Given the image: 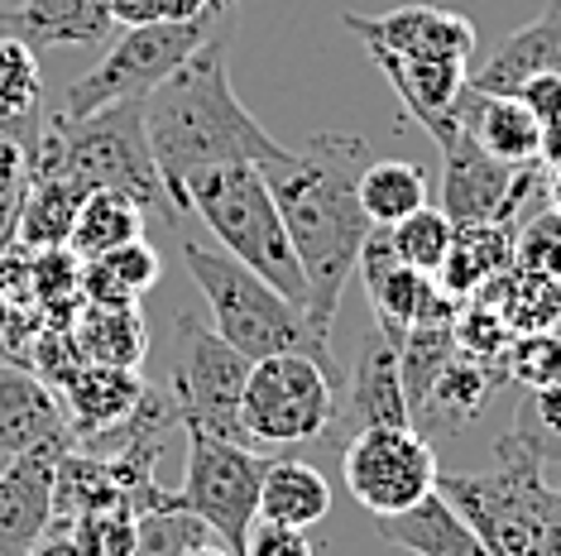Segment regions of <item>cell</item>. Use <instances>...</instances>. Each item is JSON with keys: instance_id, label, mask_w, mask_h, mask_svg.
<instances>
[{"instance_id": "7c38bea8", "label": "cell", "mask_w": 561, "mask_h": 556, "mask_svg": "<svg viewBox=\"0 0 561 556\" xmlns=\"http://www.w3.org/2000/svg\"><path fill=\"white\" fill-rule=\"evenodd\" d=\"M538 163H504L456 130L442 144V217L451 225H514V217L542 193Z\"/></svg>"}, {"instance_id": "5bb4252c", "label": "cell", "mask_w": 561, "mask_h": 556, "mask_svg": "<svg viewBox=\"0 0 561 556\" xmlns=\"http://www.w3.org/2000/svg\"><path fill=\"white\" fill-rule=\"evenodd\" d=\"M78 447V437L58 432L39 447H24L0 465V556H30V547L54 528V475L62 451Z\"/></svg>"}, {"instance_id": "603a6c76", "label": "cell", "mask_w": 561, "mask_h": 556, "mask_svg": "<svg viewBox=\"0 0 561 556\" xmlns=\"http://www.w3.org/2000/svg\"><path fill=\"white\" fill-rule=\"evenodd\" d=\"M379 537L393 542V547L413 552V556H484L480 537L470 533V523L446 503L437 489L427 499H417L413 509L375 518Z\"/></svg>"}, {"instance_id": "74e56055", "label": "cell", "mask_w": 561, "mask_h": 556, "mask_svg": "<svg viewBox=\"0 0 561 556\" xmlns=\"http://www.w3.org/2000/svg\"><path fill=\"white\" fill-rule=\"evenodd\" d=\"M101 264H106V269L116 274L135 298H145L149 288L159 283V274H163V264H159V255H154V245H145V240H130V245L111 250V255H101Z\"/></svg>"}, {"instance_id": "8d00e7d4", "label": "cell", "mask_w": 561, "mask_h": 556, "mask_svg": "<svg viewBox=\"0 0 561 556\" xmlns=\"http://www.w3.org/2000/svg\"><path fill=\"white\" fill-rule=\"evenodd\" d=\"M514 264L561 278V211L557 207H538L514 231Z\"/></svg>"}, {"instance_id": "836d02e7", "label": "cell", "mask_w": 561, "mask_h": 556, "mask_svg": "<svg viewBox=\"0 0 561 556\" xmlns=\"http://www.w3.org/2000/svg\"><path fill=\"white\" fill-rule=\"evenodd\" d=\"M385 231H389L393 255H399L403 264H413V269H423V274H437L442 259H446V250H451V231H456V225L446 221L442 211L423 207V211H413V217L385 225Z\"/></svg>"}, {"instance_id": "3957f363", "label": "cell", "mask_w": 561, "mask_h": 556, "mask_svg": "<svg viewBox=\"0 0 561 556\" xmlns=\"http://www.w3.org/2000/svg\"><path fill=\"white\" fill-rule=\"evenodd\" d=\"M30 173H62V178L82 183L87 193L111 187V193L135 197L139 207H145V217L154 211L163 225L183 221V211L173 207L169 187L159 178L154 154H149L139 101H121V106H106L82 120H68L58 111V116L34 135Z\"/></svg>"}, {"instance_id": "d6a6232c", "label": "cell", "mask_w": 561, "mask_h": 556, "mask_svg": "<svg viewBox=\"0 0 561 556\" xmlns=\"http://www.w3.org/2000/svg\"><path fill=\"white\" fill-rule=\"evenodd\" d=\"M508 437L523 441L542 465L561 461V384L547 389H523L518 408H514V427Z\"/></svg>"}, {"instance_id": "f546056e", "label": "cell", "mask_w": 561, "mask_h": 556, "mask_svg": "<svg viewBox=\"0 0 561 556\" xmlns=\"http://www.w3.org/2000/svg\"><path fill=\"white\" fill-rule=\"evenodd\" d=\"M72 346L92 364L139 370V360L149 350V332L139 308H87V317L72 322Z\"/></svg>"}, {"instance_id": "30bf717a", "label": "cell", "mask_w": 561, "mask_h": 556, "mask_svg": "<svg viewBox=\"0 0 561 556\" xmlns=\"http://www.w3.org/2000/svg\"><path fill=\"white\" fill-rule=\"evenodd\" d=\"M264 465L270 461L254 447L187 427V465H183V485L173 489V509L202 518L216 542H226L236 556H245V537L254 518H260Z\"/></svg>"}, {"instance_id": "ee69618b", "label": "cell", "mask_w": 561, "mask_h": 556, "mask_svg": "<svg viewBox=\"0 0 561 556\" xmlns=\"http://www.w3.org/2000/svg\"><path fill=\"white\" fill-rule=\"evenodd\" d=\"M178 556H236L231 547H226V542H193V547H183V552H178Z\"/></svg>"}, {"instance_id": "44dd1931", "label": "cell", "mask_w": 561, "mask_h": 556, "mask_svg": "<svg viewBox=\"0 0 561 556\" xmlns=\"http://www.w3.org/2000/svg\"><path fill=\"white\" fill-rule=\"evenodd\" d=\"M547 72H561V0L547 5L533 24H523L518 34H508L470 72V86L476 92H518L528 78H547Z\"/></svg>"}, {"instance_id": "5b68a950", "label": "cell", "mask_w": 561, "mask_h": 556, "mask_svg": "<svg viewBox=\"0 0 561 556\" xmlns=\"http://www.w3.org/2000/svg\"><path fill=\"white\" fill-rule=\"evenodd\" d=\"M183 264H187V278L197 283V293L207 298L211 326L245 360L298 350V356H312L317 364H327L341 379L336 360H331V336L317 332L308 322V312L298 302H288L274 283H264L260 274L231 259L226 250L197 245V240H183Z\"/></svg>"}, {"instance_id": "9a60e30c", "label": "cell", "mask_w": 561, "mask_h": 556, "mask_svg": "<svg viewBox=\"0 0 561 556\" xmlns=\"http://www.w3.org/2000/svg\"><path fill=\"white\" fill-rule=\"evenodd\" d=\"M365 427H413L399 374V340H389L379 326H369L360 346H355V364L346 374V389H341L336 422H331L327 441L346 447Z\"/></svg>"}, {"instance_id": "ffe728a7", "label": "cell", "mask_w": 561, "mask_h": 556, "mask_svg": "<svg viewBox=\"0 0 561 556\" xmlns=\"http://www.w3.org/2000/svg\"><path fill=\"white\" fill-rule=\"evenodd\" d=\"M461 130L476 139L484 154H494L504 163L542 159V120L514 92H476V86H466Z\"/></svg>"}, {"instance_id": "f35d334b", "label": "cell", "mask_w": 561, "mask_h": 556, "mask_svg": "<svg viewBox=\"0 0 561 556\" xmlns=\"http://www.w3.org/2000/svg\"><path fill=\"white\" fill-rule=\"evenodd\" d=\"M30 149L20 139V125H0V207L20 211V197L30 187Z\"/></svg>"}, {"instance_id": "e575fe53", "label": "cell", "mask_w": 561, "mask_h": 556, "mask_svg": "<svg viewBox=\"0 0 561 556\" xmlns=\"http://www.w3.org/2000/svg\"><path fill=\"white\" fill-rule=\"evenodd\" d=\"M78 542L82 556H130L139 542V513L130 503H111V509H92L72 518L68 528H58Z\"/></svg>"}, {"instance_id": "e0dca14e", "label": "cell", "mask_w": 561, "mask_h": 556, "mask_svg": "<svg viewBox=\"0 0 561 556\" xmlns=\"http://www.w3.org/2000/svg\"><path fill=\"white\" fill-rule=\"evenodd\" d=\"M375 58V68L389 78V86L399 92L403 111L413 116L423 130L442 144H451L461 130V101L470 86V62H427V58H399L385 48H365Z\"/></svg>"}, {"instance_id": "b9f144b4", "label": "cell", "mask_w": 561, "mask_h": 556, "mask_svg": "<svg viewBox=\"0 0 561 556\" xmlns=\"http://www.w3.org/2000/svg\"><path fill=\"white\" fill-rule=\"evenodd\" d=\"M30 556H82V552H78V542H72L68 533H58V528H48V533H44V537L30 547Z\"/></svg>"}, {"instance_id": "8fae6325", "label": "cell", "mask_w": 561, "mask_h": 556, "mask_svg": "<svg viewBox=\"0 0 561 556\" xmlns=\"http://www.w3.org/2000/svg\"><path fill=\"white\" fill-rule=\"evenodd\" d=\"M346 489L369 518L413 509L437 489V451L417 427H365L341 447Z\"/></svg>"}, {"instance_id": "2e32d148", "label": "cell", "mask_w": 561, "mask_h": 556, "mask_svg": "<svg viewBox=\"0 0 561 556\" xmlns=\"http://www.w3.org/2000/svg\"><path fill=\"white\" fill-rule=\"evenodd\" d=\"M341 24L365 48H385V54L399 58L470 62V54H476V24L437 5H403L389 10V15H341Z\"/></svg>"}, {"instance_id": "bcb514c9", "label": "cell", "mask_w": 561, "mask_h": 556, "mask_svg": "<svg viewBox=\"0 0 561 556\" xmlns=\"http://www.w3.org/2000/svg\"><path fill=\"white\" fill-rule=\"evenodd\" d=\"M542 193H547V201H552V207L561 211V163H552V178L542 183Z\"/></svg>"}, {"instance_id": "52a82bcc", "label": "cell", "mask_w": 561, "mask_h": 556, "mask_svg": "<svg viewBox=\"0 0 561 556\" xmlns=\"http://www.w3.org/2000/svg\"><path fill=\"white\" fill-rule=\"evenodd\" d=\"M341 379L312 356L284 350L250 364L245 394H240V427L254 451L264 447H302L327 441L336 422Z\"/></svg>"}, {"instance_id": "f6af8a7d", "label": "cell", "mask_w": 561, "mask_h": 556, "mask_svg": "<svg viewBox=\"0 0 561 556\" xmlns=\"http://www.w3.org/2000/svg\"><path fill=\"white\" fill-rule=\"evenodd\" d=\"M20 317H15V302H10V293H5V283H0V336L10 332V326H15Z\"/></svg>"}, {"instance_id": "4fadbf2b", "label": "cell", "mask_w": 561, "mask_h": 556, "mask_svg": "<svg viewBox=\"0 0 561 556\" xmlns=\"http://www.w3.org/2000/svg\"><path fill=\"white\" fill-rule=\"evenodd\" d=\"M369 298V312H375V326L389 340H403L413 326L423 322H456V312L466 308L461 298H451L437 283V274H423L413 264H403L389 245V231L375 225L360 250V264H355Z\"/></svg>"}, {"instance_id": "7402d4cb", "label": "cell", "mask_w": 561, "mask_h": 556, "mask_svg": "<svg viewBox=\"0 0 561 556\" xmlns=\"http://www.w3.org/2000/svg\"><path fill=\"white\" fill-rule=\"evenodd\" d=\"M68 432V413L48 379L0 360V456L39 447L44 437Z\"/></svg>"}, {"instance_id": "7a4b0ae2", "label": "cell", "mask_w": 561, "mask_h": 556, "mask_svg": "<svg viewBox=\"0 0 561 556\" xmlns=\"http://www.w3.org/2000/svg\"><path fill=\"white\" fill-rule=\"evenodd\" d=\"M231 30L236 15H226L183 68H173L139 101L149 154H154L159 178L178 211H183V187L193 173L226 169V163H260L264 169L288 154V144H278L240 106L231 86Z\"/></svg>"}, {"instance_id": "ba28073f", "label": "cell", "mask_w": 561, "mask_h": 556, "mask_svg": "<svg viewBox=\"0 0 561 556\" xmlns=\"http://www.w3.org/2000/svg\"><path fill=\"white\" fill-rule=\"evenodd\" d=\"M226 15L183 20V24L159 20V24H135V30H125L121 39L111 44V54H101L96 68L82 72V78L68 86L62 116L82 120V116H96V111H106V106H121V101H145L173 68H183V62L207 44V34Z\"/></svg>"}, {"instance_id": "277c9868", "label": "cell", "mask_w": 561, "mask_h": 556, "mask_svg": "<svg viewBox=\"0 0 561 556\" xmlns=\"http://www.w3.org/2000/svg\"><path fill=\"white\" fill-rule=\"evenodd\" d=\"M500 471L437 475V495L480 537L484 556H561V495L523 441H494Z\"/></svg>"}, {"instance_id": "4dcf8cb0", "label": "cell", "mask_w": 561, "mask_h": 556, "mask_svg": "<svg viewBox=\"0 0 561 556\" xmlns=\"http://www.w3.org/2000/svg\"><path fill=\"white\" fill-rule=\"evenodd\" d=\"M360 207L375 225H393L427 207V173L403 159H369L360 173Z\"/></svg>"}, {"instance_id": "f1b7e54d", "label": "cell", "mask_w": 561, "mask_h": 556, "mask_svg": "<svg viewBox=\"0 0 561 556\" xmlns=\"http://www.w3.org/2000/svg\"><path fill=\"white\" fill-rule=\"evenodd\" d=\"M139 235H145V207L125 193L96 187V193L82 197V211H78V221H72L68 250L78 259H101V255L130 245Z\"/></svg>"}, {"instance_id": "484cf974", "label": "cell", "mask_w": 561, "mask_h": 556, "mask_svg": "<svg viewBox=\"0 0 561 556\" xmlns=\"http://www.w3.org/2000/svg\"><path fill=\"white\" fill-rule=\"evenodd\" d=\"M508 264H514V225H456L451 250H446L437 269V283L451 298L470 302Z\"/></svg>"}, {"instance_id": "cb8c5ba5", "label": "cell", "mask_w": 561, "mask_h": 556, "mask_svg": "<svg viewBox=\"0 0 561 556\" xmlns=\"http://www.w3.org/2000/svg\"><path fill=\"white\" fill-rule=\"evenodd\" d=\"M87 187L62 178V173H30V187L15 211V245L20 250H68L72 221L82 211Z\"/></svg>"}, {"instance_id": "ab89813d", "label": "cell", "mask_w": 561, "mask_h": 556, "mask_svg": "<svg viewBox=\"0 0 561 556\" xmlns=\"http://www.w3.org/2000/svg\"><path fill=\"white\" fill-rule=\"evenodd\" d=\"M245 556H312L308 528H288L274 518H254L250 537H245Z\"/></svg>"}, {"instance_id": "1f68e13d", "label": "cell", "mask_w": 561, "mask_h": 556, "mask_svg": "<svg viewBox=\"0 0 561 556\" xmlns=\"http://www.w3.org/2000/svg\"><path fill=\"white\" fill-rule=\"evenodd\" d=\"M39 54L20 34H0V125H24L39 116Z\"/></svg>"}, {"instance_id": "d6986e66", "label": "cell", "mask_w": 561, "mask_h": 556, "mask_svg": "<svg viewBox=\"0 0 561 556\" xmlns=\"http://www.w3.org/2000/svg\"><path fill=\"white\" fill-rule=\"evenodd\" d=\"M508 384V370L504 364H484L476 356H466L456 346V356L446 360V370L437 374V384L427 389V398L417 403L413 413V427L423 437H451V432H466L470 422L484 413L500 389Z\"/></svg>"}, {"instance_id": "d590c367", "label": "cell", "mask_w": 561, "mask_h": 556, "mask_svg": "<svg viewBox=\"0 0 561 556\" xmlns=\"http://www.w3.org/2000/svg\"><path fill=\"white\" fill-rule=\"evenodd\" d=\"M508 379L523 389H547V384H561V326L552 332H528V336H514L508 340Z\"/></svg>"}, {"instance_id": "c3c4849f", "label": "cell", "mask_w": 561, "mask_h": 556, "mask_svg": "<svg viewBox=\"0 0 561 556\" xmlns=\"http://www.w3.org/2000/svg\"><path fill=\"white\" fill-rule=\"evenodd\" d=\"M557 495H561V489H557Z\"/></svg>"}, {"instance_id": "6da1fadb", "label": "cell", "mask_w": 561, "mask_h": 556, "mask_svg": "<svg viewBox=\"0 0 561 556\" xmlns=\"http://www.w3.org/2000/svg\"><path fill=\"white\" fill-rule=\"evenodd\" d=\"M369 163V144L355 135L322 130L302 149H288L278 163H264V183L288 225L293 255L308 278V322L331 336L341 312V293L355 278L360 250L375 221L360 207V173Z\"/></svg>"}, {"instance_id": "7bdbcfd3", "label": "cell", "mask_w": 561, "mask_h": 556, "mask_svg": "<svg viewBox=\"0 0 561 556\" xmlns=\"http://www.w3.org/2000/svg\"><path fill=\"white\" fill-rule=\"evenodd\" d=\"M542 159L547 163H561V111L542 125Z\"/></svg>"}, {"instance_id": "83f0119b", "label": "cell", "mask_w": 561, "mask_h": 556, "mask_svg": "<svg viewBox=\"0 0 561 556\" xmlns=\"http://www.w3.org/2000/svg\"><path fill=\"white\" fill-rule=\"evenodd\" d=\"M331 513V485L308 461H270L260 479V518L288 528H312Z\"/></svg>"}, {"instance_id": "4316f807", "label": "cell", "mask_w": 561, "mask_h": 556, "mask_svg": "<svg viewBox=\"0 0 561 556\" xmlns=\"http://www.w3.org/2000/svg\"><path fill=\"white\" fill-rule=\"evenodd\" d=\"M111 30L106 0H24L15 15V34L34 54L58 44H106Z\"/></svg>"}, {"instance_id": "9c48e42d", "label": "cell", "mask_w": 561, "mask_h": 556, "mask_svg": "<svg viewBox=\"0 0 561 556\" xmlns=\"http://www.w3.org/2000/svg\"><path fill=\"white\" fill-rule=\"evenodd\" d=\"M250 364L216 326H202L193 312L173 322V364H169V398L178 408V422L197 432L245 441L240 427V394H245Z\"/></svg>"}, {"instance_id": "60d3db41", "label": "cell", "mask_w": 561, "mask_h": 556, "mask_svg": "<svg viewBox=\"0 0 561 556\" xmlns=\"http://www.w3.org/2000/svg\"><path fill=\"white\" fill-rule=\"evenodd\" d=\"M111 10V24H121V30H135V24H159V0H106Z\"/></svg>"}, {"instance_id": "d4e9b609", "label": "cell", "mask_w": 561, "mask_h": 556, "mask_svg": "<svg viewBox=\"0 0 561 556\" xmlns=\"http://www.w3.org/2000/svg\"><path fill=\"white\" fill-rule=\"evenodd\" d=\"M476 298L484 302V308L500 312V322L508 326V336L552 332V326H561V278H552V274L508 264V269L494 274Z\"/></svg>"}, {"instance_id": "7dc6e473", "label": "cell", "mask_w": 561, "mask_h": 556, "mask_svg": "<svg viewBox=\"0 0 561 556\" xmlns=\"http://www.w3.org/2000/svg\"><path fill=\"white\" fill-rule=\"evenodd\" d=\"M0 465H5V456H0Z\"/></svg>"}, {"instance_id": "ac0fdd59", "label": "cell", "mask_w": 561, "mask_h": 556, "mask_svg": "<svg viewBox=\"0 0 561 556\" xmlns=\"http://www.w3.org/2000/svg\"><path fill=\"white\" fill-rule=\"evenodd\" d=\"M58 398L68 413V427L78 441H96L111 427H121L135 413L139 394H145V379L139 370H116V364H92L78 360L68 374L58 379Z\"/></svg>"}, {"instance_id": "8992f818", "label": "cell", "mask_w": 561, "mask_h": 556, "mask_svg": "<svg viewBox=\"0 0 561 556\" xmlns=\"http://www.w3.org/2000/svg\"><path fill=\"white\" fill-rule=\"evenodd\" d=\"M183 211H197L226 255L308 312V278L293 255L288 225L278 217V201L264 183L260 163H226V169L193 173L183 187Z\"/></svg>"}]
</instances>
